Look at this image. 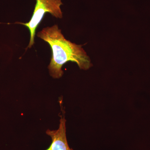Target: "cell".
Masks as SVG:
<instances>
[{
    "label": "cell",
    "mask_w": 150,
    "mask_h": 150,
    "mask_svg": "<svg viewBox=\"0 0 150 150\" xmlns=\"http://www.w3.org/2000/svg\"><path fill=\"white\" fill-rule=\"evenodd\" d=\"M37 36L51 47L52 57L48 69L49 74L54 79L62 77L64 74L62 67L68 62H75L81 70H88L92 66L82 46L65 38L57 25L44 28L38 33Z\"/></svg>",
    "instance_id": "6da1fadb"
},
{
    "label": "cell",
    "mask_w": 150,
    "mask_h": 150,
    "mask_svg": "<svg viewBox=\"0 0 150 150\" xmlns=\"http://www.w3.org/2000/svg\"><path fill=\"white\" fill-rule=\"evenodd\" d=\"M35 8L29 22L20 23L29 30L30 38L27 48H31L34 44L36 30L46 13L51 14L56 18H62L63 13L61 6L63 5L62 0H36Z\"/></svg>",
    "instance_id": "7a4b0ae2"
},
{
    "label": "cell",
    "mask_w": 150,
    "mask_h": 150,
    "mask_svg": "<svg viewBox=\"0 0 150 150\" xmlns=\"http://www.w3.org/2000/svg\"><path fill=\"white\" fill-rule=\"evenodd\" d=\"M46 134L51 137V143L46 150H73L69 146L66 134V120L64 116L61 117L59 129L47 130Z\"/></svg>",
    "instance_id": "3957f363"
}]
</instances>
